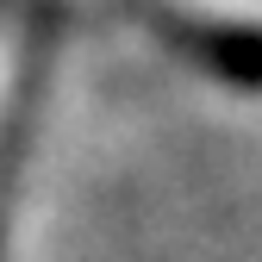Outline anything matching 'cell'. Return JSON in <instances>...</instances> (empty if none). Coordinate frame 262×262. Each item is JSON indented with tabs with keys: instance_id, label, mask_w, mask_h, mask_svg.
Returning <instances> with one entry per match:
<instances>
[{
	"instance_id": "obj_2",
	"label": "cell",
	"mask_w": 262,
	"mask_h": 262,
	"mask_svg": "<svg viewBox=\"0 0 262 262\" xmlns=\"http://www.w3.org/2000/svg\"><path fill=\"white\" fill-rule=\"evenodd\" d=\"M0 262H7V206H0Z\"/></svg>"
},
{
	"instance_id": "obj_1",
	"label": "cell",
	"mask_w": 262,
	"mask_h": 262,
	"mask_svg": "<svg viewBox=\"0 0 262 262\" xmlns=\"http://www.w3.org/2000/svg\"><path fill=\"white\" fill-rule=\"evenodd\" d=\"M150 31L181 62H193L200 75H212L225 88H244V94H262V25L193 19V13H175V7H150Z\"/></svg>"
}]
</instances>
